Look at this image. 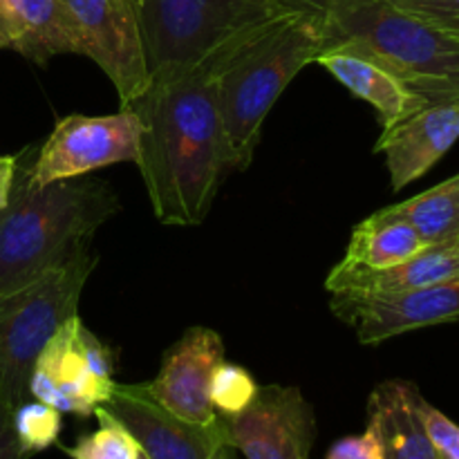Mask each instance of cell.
Segmentation results:
<instances>
[{
    "label": "cell",
    "mask_w": 459,
    "mask_h": 459,
    "mask_svg": "<svg viewBox=\"0 0 459 459\" xmlns=\"http://www.w3.org/2000/svg\"><path fill=\"white\" fill-rule=\"evenodd\" d=\"M332 312L354 327L363 345L459 321V276L397 294H332Z\"/></svg>",
    "instance_id": "7c38bea8"
},
{
    "label": "cell",
    "mask_w": 459,
    "mask_h": 459,
    "mask_svg": "<svg viewBox=\"0 0 459 459\" xmlns=\"http://www.w3.org/2000/svg\"><path fill=\"white\" fill-rule=\"evenodd\" d=\"M420 388L411 381L390 379L368 399V429L379 439L384 459H442L435 451L421 417Z\"/></svg>",
    "instance_id": "9a60e30c"
},
{
    "label": "cell",
    "mask_w": 459,
    "mask_h": 459,
    "mask_svg": "<svg viewBox=\"0 0 459 459\" xmlns=\"http://www.w3.org/2000/svg\"><path fill=\"white\" fill-rule=\"evenodd\" d=\"M12 48V39H9V21H7V7L4 0H0V49Z\"/></svg>",
    "instance_id": "f1b7e54d"
},
{
    "label": "cell",
    "mask_w": 459,
    "mask_h": 459,
    "mask_svg": "<svg viewBox=\"0 0 459 459\" xmlns=\"http://www.w3.org/2000/svg\"><path fill=\"white\" fill-rule=\"evenodd\" d=\"M459 276V238L448 242H435L417 251L412 258L381 269V272H359L341 269L330 272L325 290L332 294H397V291L420 290L437 285Z\"/></svg>",
    "instance_id": "2e32d148"
},
{
    "label": "cell",
    "mask_w": 459,
    "mask_h": 459,
    "mask_svg": "<svg viewBox=\"0 0 459 459\" xmlns=\"http://www.w3.org/2000/svg\"><path fill=\"white\" fill-rule=\"evenodd\" d=\"M424 247L426 242L412 224L385 206L352 229L343 260L336 267L381 272L412 258Z\"/></svg>",
    "instance_id": "d6986e66"
},
{
    "label": "cell",
    "mask_w": 459,
    "mask_h": 459,
    "mask_svg": "<svg viewBox=\"0 0 459 459\" xmlns=\"http://www.w3.org/2000/svg\"><path fill=\"white\" fill-rule=\"evenodd\" d=\"M143 126L133 108L115 115H67L58 119L43 146L30 157V182L36 186L90 175L112 164L134 161L142 151Z\"/></svg>",
    "instance_id": "ba28073f"
},
{
    "label": "cell",
    "mask_w": 459,
    "mask_h": 459,
    "mask_svg": "<svg viewBox=\"0 0 459 459\" xmlns=\"http://www.w3.org/2000/svg\"><path fill=\"white\" fill-rule=\"evenodd\" d=\"M459 139V101L430 103L381 133L375 152H384L393 191L424 178Z\"/></svg>",
    "instance_id": "5bb4252c"
},
{
    "label": "cell",
    "mask_w": 459,
    "mask_h": 459,
    "mask_svg": "<svg viewBox=\"0 0 459 459\" xmlns=\"http://www.w3.org/2000/svg\"><path fill=\"white\" fill-rule=\"evenodd\" d=\"M215 67L152 76L146 92L128 106L143 126L137 166L161 224L204 222L231 170Z\"/></svg>",
    "instance_id": "6da1fadb"
},
{
    "label": "cell",
    "mask_w": 459,
    "mask_h": 459,
    "mask_svg": "<svg viewBox=\"0 0 459 459\" xmlns=\"http://www.w3.org/2000/svg\"><path fill=\"white\" fill-rule=\"evenodd\" d=\"M390 3L459 39V0H390Z\"/></svg>",
    "instance_id": "cb8c5ba5"
},
{
    "label": "cell",
    "mask_w": 459,
    "mask_h": 459,
    "mask_svg": "<svg viewBox=\"0 0 459 459\" xmlns=\"http://www.w3.org/2000/svg\"><path fill=\"white\" fill-rule=\"evenodd\" d=\"M94 417L99 420V429L94 433L83 435L76 439L74 446L63 448L70 459H139L137 439L121 426L110 412L103 408L94 411Z\"/></svg>",
    "instance_id": "44dd1931"
},
{
    "label": "cell",
    "mask_w": 459,
    "mask_h": 459,
    "mask_svg": "<svg viewBox=\"0 0 459 459\" xmlns=\"http://www.w3.org/2000/svg\"><path fill=\"white\" fill-rule=\"evenodd\" d=\"M18 170V155H0V211L7 206Z\"/></svg>",
    "instance_id": "83f0119b"
},
{
    "label": "cell",
    "mask_w": 459,
    "mask_h": 459,
    "mask_svg": "<svg viewBox=\"0 0 459 459\" xmlns=\"http://www.w3.org/2000/svg\"><path fill=\"white\" fill-rule=\"evenodd\" d=\"M224 343L211 327H191L166 350L161 368L146 393L160 406L191 424L211 426L220 420L211 403V379L224 361Z\"/></svg>",
    "instance_id": "4fadbf2b"
},
{
    "label": "cell",
    "mask_w": 459,
    "mask_h": 459,
    "mask_svg": "<svg viewBox=\"0 0 459 459\" xmlns=\"http://www.w3.org/2000/svg\"><path fill=\"white\" fill-rule=\"evenodd\" d=\"M79 54L92 58L128 108L151 85L134 7L128 0H61Z\"/></svg>",
    "instance_id": "9c48e42d"
},
{
    "label": "cell",
    "mask_w": 459,
    "mask_h": 459,
    "mask_svg": "<svg viewBox=\"0 0 459 459\" xmlns=\"http://www.w3.org/2000/svg\"><path fill=\"white\" fill-rule=\"evenodd\" d=\"M16 403L9 402L4 394H0V459H30V453L22 448L13 429V411Z\"/></svg>",
    "instance_id": "4316f807"
},
{
    "label": "cell",
    "mask_w": 459,
    "mask_h": 459,
    "mask_svg": "<svg viewBox=\"0 0 459 459\" xmlns=\"http://www.w3.org/2000/svg\"><path fill=\"white\" fill-rule=\"evenodd\" d=\"M314 63L325 67L350 94L370 103L384 130L426 106L417 94H412L406 85L399 83L390 72L348 48L321 49Z\"/></svg>",
    "instance_id": "e0dca14e"
},
{
    "label": "cell",
    "mask_w": 459,
    "mask_h": 459,
    "mask_svg": "<svg viewBox=\"0 0 459 459\" xmlns=\"http://www.w3.org/2000/svg\"><path fill=\"white\" fill-rule=\"evenodd\" d=\"M13 52L36 65L58 54H79L70 18L61 0H4Z\"/></svg>",
    "instance_id": "ac0fdd59"
},
{
    "label": "cell",
    "mask_w": 459,
    "mask_h": 459,
    "mask_svg": "<svg viewBox=\"0 0 459 459\" xmlns=\"http://www.w3.org/2000/svg\"><path fill=\"white\" fill-rule=\"evenodd\" d=\"M222 420L231 446L247 459H309L316 439L314 408L287 385H264L240 415Z\"/></svg>",
    "instance_id": "8fae6325"
},
{
    "label": "cell",
    "mask_w": 459,
    "mask_h": 459,
    "mask_svg": "<svg viewBox=\"0 0 459 459\" xmlns=\"http://www.w3.org/2000/svg\"><path fill=\"white\" fill-rule=\"evenodd\" d=\"M18 155V170L7 206L0 211V299L12 296L65 258L81 242L121 211V200L99 178H72L36 186L30 157Z\"/></svg>",
    "instance_id": "7a4b0ae2"
},
{
    "label": "cell",
    "mask_w": 459,
    "mask_h": 459,
    "mask_svg": "<svg viewBox=\"0 0 459 459\" xmlns=\"http://www.w3.org/2000/svg\"><path fill=\"white\" fill-rule=\"evenodd\" d=\"M291 3H296V4H299V7L314 9V12H323V13H325V9L330 7L332 0H291Z\"/></svg>",
    "instance_id": "f546056e"
},
{
    "label": "cell",
    "mask_w": 459,
    "mask_h": 459,
    "mask_svg": "<svg viewBox=\"0 0 459 459\" xmlns=\"http://www.w3.org/2000/svg\"><path fill=\"white\" fill-rule=\"evenodd\" d=\"M323 49L370 58L426 106L459 101V39L390 0H332L323 13Z\"/></svg>",
    "instance_id": "277c9868"
},
{
    "label": "cell",
    "mask_w": 459,
    "mask_h": 459,
    "mask_svg": "<svg viewBox=\"0 0 459 459\" xmlns=\"http://www.w3.org/2000/svg\"><path fill=\"white\" fill-rule=\"evenodd\" d=\"M128 3H130V4H133V7H134V0H128Z\"/></svg>",
    "instance_id": "d6a6232c"
},
{
    "label": "cell",
    "mask_w": 459,
    "mask_h": 459,
    "mask_svg": "<svg viewBox=\"0 0 459 459\" xmlns=\"http://www.w3.org/2000/svg\"><path fill=\"white\" fill-rule=\"evenodd\" d=\"M139 459H148L146 455H143V453H139Z\"/></svg>",
    "instance_id": "1f68e13d"
},
{
    "label": "cell",
    "mask_w": 459,
    "mask_h": 459,
    "mask_svg": "<svg viewBox=\"0 0 459 459\" xmlns=\"http://www.w3.org/2000/svg\"><path fill=\"white\" fill-rule=\"evenodd\" d=\"M92 240L12 296L0 299V394L21 406L30 399L34 363L58 327L79 314V300L97 267Z\"/></svg>",
    "instance_id": "8992f818"
},
{
    "label": "cell",
    "mask_w": 459,
    "mask_h": 459,
    "mask_svg": "<svg viewBox=\"0 0 459 459\" xmlns=\"http://www.w3.org/2000/svg\"><path fill=\"white\" fill-rule=\"evenodd\" d=\"M325 459H384V453L377 435L366 429V433L348 435L332 444Z\"/></svg>",
    "instance_id": "484cf974"
},
{
    "label": "cell",
    "mask_w": 459,
    "mask_h": 459,
    "mask_svg": "<svg viewBox=\"0 0 459 459\" xmlns=\"http://www.w3.org/2000/svg\"><path fill=\"white\" fill-rule=\"evenodd\" d=\"M394 215L412 224L426 245L459 238V173L446 182L406 202L388 206Z\"/></svg>",
    "instance_id": "ffe728a7"
},
{
    "label": "cell",
    "mask_w": 459,
    "mask_h": 459,
    "mask_svg": "<svg viewBox=\"0 0 459 459\" xmlns=\"http://www.w3.org/2000/svg\"><path fill=\"white\" fill-rule=\"evenodd\" d=\"M323 40V12L291 9L254 31L218 63V103L231 170L249 169L273 103L314 63Z\"/></svg>",
    "instance_id": "3957f363"
},
{
    "label": "cell",
    "mask_w": 459,
    "mask_h": 459,
    "mask_svg": "<svg viewBox=\"0 0 459 459\" xmlns=\"http://www.w3.org/2000/svg\"><path fill=\"white\" fill-rule=\"evenodd\" d=\"M421 417H424V426L439 457L459 459V426L455 421H451L444 412L430 406L426 399L421 402Z\"/></svg>",
    "instance_id": "d4e9b609"
},
{
    "label": "cell",
    "mask_w": 459,
    "mask_h": 459,
    "mask_svg": "<svg viewBox=\"0 0 459 459\" xmlns=\"http://www.w3.org/2000/svg\"><path fill=\"white\" fill-rule=\"evenodd\" d=\"M291 9L305 7L291 0H134L151 79L220 63Z\"/></svg>",
    "instance_id": "5b68a950"
},
{
    "label": "cell",
    "mask_w": 459,
    "mask_h": 459,
    "mask_svg": "<svg viewBox=\"0 0 459 459\" xmlns=\"http://www.w3.org/2000/svg\"><path fill=\"white\" fill-rule=\"evenodd\" d=\"M99 408L126 426L148 459H224L233 448L222 417L211 426L191 424L160 406L143 384H115Z\"/></svg>",
    "instance_id": "30bf717a"
},
{
    "label": "cell",
    "mask_w": 459,
    "mask_h": 459,
    "mask_svg": "<svg viewBox=\"0 0 459 459\" xmlns=\"http://www.w3.org/2000/svg\"><path fill=\"white\" fill-rule=\"evenodd\" d=\"M112 375V352L74 314L58 327L36 359L30 397L88 420L110 397L117 384Z\"/></svg>",
    "instance_id": "52a82bcc"
},
{
    "label": "cell",
    "mask_w": 459,
    "mask_h": 459,
    "mask_svg": "<svg viewBox=\"0 0 459 459\" xmlns=\"http://www.w3.org/2000/svg\"><path fill=\"white\" fill-rule=\"evenodd\" d=\"M61 411L39 402V399L30 397L13 411V429H16L22 448L30 455L54 446L61 435Z\"/></svg>",
    "instance_id": "7402d4cb"
},
{
    "label": "cell",
    "mask_w": 459,
    "mask_h": 459,
    "mask_svg": "<svg viewBox=\"0 0 459 459\" xmlns=\"http://www.w3.org/2000/svg\"><path fill=\"white\" fill-rule=\"evenodd\" d=\"M258 390L260 385L247 368L224 359L211 379V403L220 417H236L254 402Z\"/></svg>",
    "instance_id": "603a6c76"
},
{
    "label": "cell",
    "mask_w": 459,
    "mask_h": 459,
    "mask_svg": "<svg viewBox=\"0 0 459 459\" xmlns=\"http://www.w3.org/2000/svg\"><path fill=\"white\" fill-rule=\"evenodd\" d=\"M224 459H236V455H233V448L227 453V457H224Z\"/></svg>",
    "instance_id": "4dcf8cb0"
}]
</instances>
